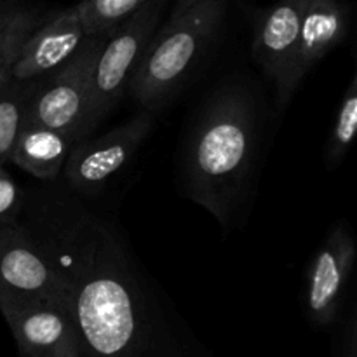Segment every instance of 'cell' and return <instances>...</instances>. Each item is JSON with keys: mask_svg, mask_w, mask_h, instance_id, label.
<instances>
[{"mask_svg": "<svg viewBox=\"0 0 357 357\" xmlns=\"http://www.w3.org/2000/svg\"><path fill=\"white\" fill-rule=\"evenodd\" d=\"M20 220L61 281L80 357H213L122 227L84 195L30 187Z\"/></svg>", "mask_w": 357, "mask_h": 357, "instance_id": "obj_1", "label": "cell"}, {"mask_svg": "<svg viewBox=\"0 0 357 357\" xmlns=\"http://www.w3.org/2000/svg\"><path fill=\"white\" fill-rule=\"evenodd\" d=\"M258 143V107L243 84L216 91L199 115L183 157L187 195L229 230L246 201Z\"/></svg>", "mask_w": 357, "mask_h": 357, "instance_id": "obj_2", "label": "cell"}, {"mask_svg": "<svg viewBox=\"0 0 357 357\" xmlns=\"http://www.w3.org/2000/svg\"><path fill=\"white\" fill-rule=\"evenodd\" d=\"M225 9L227 0H199L153 33L128 86L143 110L159 108L194 72L218 35Z\"/></svg>", "mask_w": 357, "mask_h": 357, "instance_id": "obj_3", "label": "cell"}, {"mask_svg": "<svg viewBox=\"0 0 357 357\" xmlns=\"http://www.w3.org/2000/svg\"><path fill=\"white\" fill-rule=\"evenodd\" d=\"M166 2L150 0L108 35L91 73L80 138H87L124 96L143 52L157 31Z\"/></svg>", "mask_w": 357, "mask_h": 357, "instance_id": "obj_4", "label": "cell"}, {"mask_svg": "<svg viewBox=\"0 0 357 357\" xmlns=\"http://www.w3.org/2000/svg\"><path fill=\"white\" fill-rule=\"evenodd\" d=\"M110 33L89 35L75 54L61 66L35 80L26 108L24 126L68 131L80 138L91 73L98 52L101 51Z\"/></svg>", "mask_w": 357, "mask_h": 357, "instance_id": "obj_5", "label": "cell"}, {"mask_svg": "<svg viewBox=\"0 0 357 357\" xmlns=\"http://www.w3.org/2000/svg\"><path fill=\"white\" fill-rule=\"evenodd\" d=\"M152 126V112L142 110L98 138L79 139L61 171L66 188L79 195H93L101 190L110 178L131 162Z\"/></svg>", "mask_w": 357, "mask_h": 357, "instance_id": "obj_6", "label": "cell"}, {"mask_svg": "<svg viewBox=\"0 0 357 357\" xmlns=\"http://www.w3.org/2000/svg\"><path fill=\"white\" fill-rule=\"evenodd\" d=\"M0 312L20 357H80L79 333L63 303L0 291Z\"/></svg>", "mask_w": 357, "mask_h": 357, "instance_id": "obj_7", "label": "cell"}, {"mask_svg": "<svg viewBox=\"0 0 357 357\" xmlns=\"http://www.w3.org/2000/svg\"><path fill=\"white\" fill-rule=\"evenodd\" d=\"M356 257L357 246L351 227L345 220H338L307 267L303 309L314 326L330 328L338 321Z\"/></svg>", "mask_w": 357, "mask_h": 357, "instance_id": "obj_8", "label": "cell"}, {"mask_svg": "<svg viewBox=\"0 0 357 357\" xmlns=\"http://www.w3.org/2000/svg\"><path fill=\"white\" fill-rule=\"evenodd\" d=\"M0 291L66 305L61 281L21 220L0 223Z\"/></svg>", "mask_w": 357, "mask_h": 357, "instance_id": "obj_9", "label": "cell"}, {"mask_svg": "<svg viewBox=\"0 0 357 357\" xmlns=\"http://www.w3.org/2000/svg\"><path fill=\"white\" fill-rule=\"evenodd\" d=\"M79 6L66 7L45 17L17 51L9 77L35 82L68 61L86 38Z\"/></svg>", "mask_w": 357, "mask_h": 357, "instance_id": "obj_10", "label": "cell"}, {"mask_svg": "<svg viewBox=\"0 0 357 357\" xmlns=\"http://www.w3.org/2000/svg\"><path fill=\"white\" fill-rule=\"evenodd\" d=\"M351 10L344 0H307L284 87L286 107L307 73L345 40Z\"/></svg>", "mask_w": 357, "mask_h": 357, "instance_id": "obj_11", "label": "cell"}, {"mask_svg": "<svg viewBox=\"0 0 357 357\" xmlns=\"http://www.w3.org/2000/svg\"><path fill=\"white\" fill-rule=\"evenodd\" d=\"M307 0H278L255 21L253 56L275 86V103L284 110V87L298 42L300 23Z\"/></svg>", "mask_w": 357, "mask_h": 357, "instance_id": "obj_12", "label": "cell"}, {"mask_svg": "<svg viewBox=\"0 0 357 357\" xmlns=\"http://www.w3.org/2000/svg\"><path fill=\"white\" fill-rule=\"evenodd\" d=\"M79 142L73 132L42 126H23L9 162L21 167L42 183H52L61 176L63 166Z\"/></svg>", "mask_w": 357, "mask_h": 357, "instance_id": "obj_13", "label": "cell"}, {"mask_svg": "<svg viewBox=\"0 0 357 357\" xmlns=\"http://www.w3.org/2000/svg\"><path fill=\"white\" fill-rule=\"evenodd\" d=\"M45 17L47 14L37 6L21 0H0V80L9 77L20 47Z\"/></svg>", "mask_w": 357, "mask_h": 357, "instance_id": "obj_14", "label": "cell"}, {"mask_svg": "<svg viewBox=\"0 0 357 357\" xmlns=\"http://www.w3.org/2000/svg\"><path fill=\"white\" fill-rule=\"evenodd\" d=\"M33 86L35 82H20L10 77L0 80V164L9 162L14 143L24 126Z\"/></svg>", "mask_w": 357, "mask_h": 357, "instance_id": "obj_15", "label": "cell"}, {"mask_svg": "<svg viewBox=\"0 0 357 357\" xmlns=\"http://www.w3.org/2000/svg\"><path fill=\"white\" fill-rule=\"evenodd\" d=\"M357 131V77L352 75L338 107L337 119L326 143V166L335 169L351 150Z\"/></svg>", "mask_w": 357, "mask_h": 357, "instance_id": "obj_16", "label": "cell"}, {"mask_svg": "<svg viewBox=\"0 0 357 357\" xmlns=\"http://www.w3.org/2000/svg\"><path fill=\"white\" fill-rule=\"evenodd\" d=\"M150 0H80V21L86 35L112 33L126 17L149 3Z\"/></svg>", "mask_w": 357, "mask_h": 357, "instance_id": "obj_17", "label": "cell"}, {"mask_svg": "<svg viewBox=\"0 0 357 357\" xmlns=\"http://www.w3.org/2000/svg\"><path fill=\"white\" fill-rule=\"evenodd\" d=\"M24 190L0 164V223L17 222L23 215Z\"/></svg>", "mask_w": 357, "mask_h": 357, "instance_id": "obj_18", "label": "cell"}, {"mask_svg": "<svg viewBox=\"0 0 357 357\" xmlns=\"http://www.w3.org/2000/svg\"><path fill=\"white\" fill-rule=\"evenodd\" d=\"M335 357H357V316L354 307L340 328Z\"/></svg>", "mask_w": 357, "mask_h": 357, "instance_id": "obj_19", "label": "cell"}, {"mask_svg": "<svg viewBox=\"0 0 357 357\" xmlns=\"http://www.w3.org/2000/svg\"><path fill=\"white\" fill-rule=\"evenodd\" d=\"M197 2H199V0H176V6H174L173 14H171V16H178V14L185 13L188 7H192L194 3H197Z\"/></svg>", "mask_w": 357, "mask_h": 357, "instance_id": "obj_20", "label": "cell"}]
</instances>
